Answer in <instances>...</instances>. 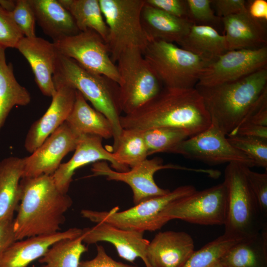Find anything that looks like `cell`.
<instances>
[{
	"label": "cell",
	"instance_id": "obj_1",
	"mask_svg": "<svg viewBox=\"0 0 267 267\" xmlns=\"http://www.w3.org/2000/svg\"><path fill=\"white\" fill-rule=\"evenodd\" d=\"M123 129L144 131L170 127L183 129L190 136L207 129L210 116L198 89L164 87L134 112L121 116Z\"/></svg>",
	"mask_w": 267,
	"mask_h": 267
},
{
	"label": "cell",
	"instance_id": "obj_2",
	"mask_svg": "<svg viewBox=\"0 0 267 267\" xmlns=\"http://www.w3.org/2000/svg\"><path fill=\"white\" fill-rule=\"evenodd\" d=\"M72 203L68 195L58 190L52 176L22 178L14 218L16 240L60 231L65 221L64 214Z\"/></svg>",
	"mask_w": 267,
	"mask_h": 267
},
{
	"label": "cell",
	"instance_id": "obj_3",
	"mask_svg": "<svg viewBox=\"0 0 267 267\" xmlns=\"http://www.w3.org/2000/svg\"><path fill=\"white\" fill-rule=\"evenodd\" d=\"M211 122L232 135L267 89V67L237 80L211 87L196 86Z\"/></svg>",
	"mask_w": 267,
	"mask_h": 267
},
{
	"label": "cell",
	"instance_id": "obj_4",
	"mask_svg": "<svg viewBox=\"0 0 267 267\" xmlns=\"http://www.w3.org/2000/svg\"><path fill=\"white\" fill-rule=\"evenodd\" d=\"M53 80L54 84H65L80 92L95 109L109 120L113 129V149L123 130L120 124L118 84L84 69L72 59L59 53Z\"/></svg>",
	"mask_w": 267,
	"mask_h": 267
},
{
	"label": "cell",
	"instance_id": "obj_5",
	"mask_svg": "<svg viewBox=\"0 0 267 267\" xmlns=\"http://www.w3.org/2000/svg\"><path fill=\"white\" fill-rule=\"evenodd\" d=\"M196 190L193 185H182L122 211H119L118 207L109 211L83 209L81 215L92 222H103L125 230L143 233L145 231H155L168 222L164 217L166 210L173 203Z\"/></svg>",
	"mask_w": 267,
	"mask_h": 267
},
{
	"label": "cell",
	"instance_id": "obj_6",
	"mask_svg": "<svg viewBox=\"0 0 267 267\" xmlns=\"http://www.w3.org/2000/svg\"><path fill=\"white\" fill-rule=\"evenodd\" d=\"M245 166L228 164L224 175L223 182L228 193V212L223 234L238 238L254 235L267 226L249 185Z\"/></svg>",
	"mask_w": 267,
	"mask_h": 267
},
{
	"label": "cell",
	"instance_id": "obj_7",
	"mask_svg": "<svg viewBox=\"0 0 267 267\" xmlns=\"http://www.w3.org/2000/svg\"><path fill=\"white\" fill-rule=\"evenodd\" d=\"M160 82L166 88L195 87L209 62L174 43L152 41L142 52Z\"/></svg>",
	"mask_w": 267,
	"mask_h": 267
},
{
	"label": "cell",
	"instance_id": "obj_8",
	"mask_svg": "<svg viewBox=\"0 0 267 267\" xmlns=\"http://www.w3.org/2000/svg\"><path fill=\"white\" fill-rule=\"evenodd\" d=\"M108 29L106 42L112 61L130 48L142 52L149 43L142 26L141 14L145 0H99Z\"/></svg>",
	"mask_w": 267,
	"mask_h": 267
},
{
	"label": "cell",
	"instance_id": "obj_9",
	"mask_svg": "<svg viewBox=\"0 0 267 267\" xmlns=\"http://www.w3.org/2000/svg\"><path fill=\"white\" fill-rule=\"evenodd\" d=\"M117 62L119 105L121 112L128 115L156 96L162 89V84L137 48L126 50Z\"/></svg>",
	"mask_w": 267,
	"mask_h": 267
},
{
	"label": "cell",
	"instance_id": "obj_10",
	"mask_svg": "<svg viewBox=\"0 0 267 267\" xmlns=\"http://www.w3.org/2000/svg\"><path fill=\"white\" fill-rule=\"evenodd\" d=\"M227 212L228 193L223 182L178 200L166 210L164 217L168 222L179 219L200 225H224Z\"/></svg>",
	"mask_w": 267,
	"mask_h": 267
},
{
	"label": "cell",
	"instance_id": "obj_11",
	"mask_svg": "<svg viewBox=\"0 0 267 267\" xmlns=\"http://www.w3.org/2000/svg\"><path fill=\"white\" fill-rule=\"evenodd\" d=\"M53 43L61 55L72 59L90 72L119 83L117 67L111 60L108 46L95 31L80 32Z\"/></svg>",
	"mask_w": 267,
	"mask_h": 267
},
{
	"label": "cell",
	"instance_id": "obj_12",
	"mask_svg": "<svg viewBox=\"0 0 267 267\" xmlns=\"http://www.w3.org/2000/svg\"><path fill=\"white\" fill-rule=\"evenodd\" d=\"M172 153L209 165L238 163L250 168L255 166L254 162L234 148L224 133L212 122L204 131L181 142Z\"/></svg>",
	"mask_w": 267,
	"mask_h": 267
},
{
	"label": "cell",
	"instance_id": "obj_13",
	"mask_svg": "<svg viewBox=\"0 0 267 267\" xmlns=\"http://www.w3.org/2000/svg\"><path fill=\"white\" fill-rule=\"evenodd\" d=\"M177 169L200 172V169L188 168L173 164H163L160 158H147L126 172H118L111 169L106 161L93 163L90 177L103 176L108 180L121 181L131 188L134 205L149 199L165 194L170 191L160 187L155 182L154 176L163 169Z\"/></svg>",
	"mask_w": 267,
	"mask_h": 267
},
{
	"label": "cell",
	"instance_id": "obj_14",
	"mask_svg": "<svg viewBox=\"0 0 267 267\" xmlns=\"http://www.w3.org/2000/svg\"><path fill=\"white\" fill-rule=\"evenodd\" d=\"M267 64L266 46L227 51L206 65L196 86L211 87L235 81Z\"/></svg>",
	"mask_w": 267,
	"mask_h": 267
},
{
	"label": "cell",
	"instance_id": "obj_15",
	"mask_svg": "<svg viewBox=\"0 0 267 267\" xmlns=\"http://www.w3.org/2000/svg\"><path fill=\"white\" fill-rule=\"evenodd\" d=\"M80 135L65 122L29 156L24 158V177L52 176L70 152L75 150Z\"/></svg>",
	"mask_w": 267,
	"mask_h": 267
},
{
	"label": "cell",
	"instance_id": "obj_16",
	"mask_svg": "<svg viewBox=\"0 0 267 267\" xmlns=\"http://www.w3.org/2000/svg\"><path fill=\"white\" fill-rule=\"evenodd\" d=\"M102 138L91 134H82L79 137L75 152L67 162L61 164L52 175L54 183L62 193L67 194L72 177L79 168L91 163L108 161L111 167L118 172H126L129 168L120 164L111 151L102 144Z\"/></svg>",
	"mask_w": 267,
	"mask_h": 267
},
{
	"label": "cell",
	"instance_id": "obj_17",
	"mask_svg": "<svg viewBox=\"0 0 267 267\" xmlns=\"http://www.w3.org/2000/svg\"><path fill=\"white\" fill-rule=\"evenodd\" d=\"M56 92L44 114L30 127L24 142L30 153L37 149L69 115L74 104L76 90L63 83L54 84Z\"/></svg>",
	"mask_w": 267,
	"mask_h": 267
},
{
	"label": "cell",
	"instance_id": "obj_18",
	"mask_svg": "<svg viewBox=\"0 0 267 267\" xmlns=\"http://www.w3.org/2000/svg\"><path fill=\"white\" fill-rule=\"evenodd\" d=\"M194 241L183 231L157 233L146 248L145 267H182L193 254Z\"/></svg>",
	"mask_w": 267,
	"mask_h": 267
},
{
	"label": "cell",
	"instance_id": "obj_19",
	"mask_svg": "<svg viewBox=\"0 0 267 267\" xmlns=\"http://www.w3.org/2000/svg\"><path fill=\"white\" fill-rule=\"evenodd\" d=\"M15 48L29 63L42 93L52 97L56 92L53 76L58 54L53 43L36 36L24 37Z\"/></svg>",
	"mask_w": 267,
	"mask_h": 267
},
{
	"label": "cell",
	"instance_id": "obj_20",
	"mask_svg": "<svg viewBox=\"0 0 267 267\" xmlns=\"http://www.w3.org/2000/svg\"><path fill=\"white\" fill-rule=\"evenodd\" d=\"M143 232L125 230L100 222L91 227L82 229L83 241L87 244L107 242L112 244L119 256L134 263L139 258L144 263L146 248L149 243Z\"/></svg>",
	"mask_w": 267,
	"mask_h": 267
},
{
	"label": "cell",
	"instance_id": "obj_21",
	"mask_svg": "<svg viewBox=\"0 0 267 267\" xmlns=\"http://www.w3.org/2000/svg\"><path fill=\"white\" fill-rule=\"evenodd\" d=\"M82 234V229L73 227L64 231L28 237L13 243L0 257V267H28L40 259L55 242Z\"/></svg>",
	"mask_w": 267,
	"mask_h": 267
},
{
	"label": "cell",
	"instance_id": "obj_22",
	"mask_svg": "<svg viewBox=\"0 0 267 267\" xmlns=\"http://www.w3.org/2000/svg\"><path fill=\"white\" fill-rule=\"evenodd\" d=\"M227 51L257 48L267 42L265 27L250 16L247 9L221 18Z\"/></svg>",
	"mask_w": 267,
	"mask_h": 267
},
{
	"label": "cell",
	"instance_id": "obj_23",
	"mask_svg": "<svg viewBox=\"0 0 267 267\" xmlns=\"http://www.w3.org/2000/svg\"><path fill=\"white\" fill-rule=\"evenodd\" d=\"M141 21L149 42L159 40L178 44L193 24L188 19L170 15L145 2L141 11Z\"/></svg>",
	"mask_w": 267,
	"mask_h": 267
},
{
	"label": "cell",
	"instance_id": "obj_24",
	"mask_svg": "<svg viewBox=\"0 0 267 267\" xmlns=\"http://www.w3.org/2000/svg\"><path fill=\"white\" fill-rule=\"evenodd\" d=\"M36 20L53 42L80 32L70 12L58 0H29Z\"/></svg>",
	"mask_w": 267,
	"mask_h": 267
},
{
	"label": "cell",
	"instance_id": "obj_25",
	"mask_svg": "<svg viewBox=\"0 0 267 267\" xmlns=\"http://www.w3.org/2000/svg\"><path fill=\"white\" fill-rule=\"evenodd\" d=\"M218 262L223 267H267V226L232 246Z\"/></svg>",
	"mask_w": 267,
	"mask_h": 267
},
{
	"label": "cell",
	"instance_id": "obj_26",
	"mask_svg": "<svg viewBox=\"0 0 267 267\" xmlns=\"http://www.w3.org/2000/svg\"><path fill=\"white\" fill-rule=\"evenodd\" d=\"M65 122L79 135L91 134L105 139L113 137V129L109 120L90 106L77 90L73 108Z\"/></svg>",
	"mask_w": 267,
	"mask_h": 267
},
{
	"label": "cell",
	"instance_id": "obj_27",
	"mask_svg": "<svg viewBox=\"0 0 267 267\" xmlns=\"http://www.w3.org/2000/svg\"><path fill=\"white\" fill-rule=\"evenodd\" d=\"M24 159L10 156L0 161V221L13 217L20 202Z\"/></svg>",
	"mask_w": 267,
	"mask_h": 267
},
{
	"label": "cell",
	"instance_id": "obj_28",
	"mask_svg": "<svg viewBox=\"0 0 267 267\" xmlns=\"http://www.w3.org/2000/svg\"><path fill=\"white\" fill-rule=\"evenodd\" d=\"M5 48L0 46V131L11 109L31 101L29 92L16 80L11 63L7 64Z\"/></svg>",
	"mask_w": 267,
	"mask_h": 267
},
{
	"label": "cell",
	"instance_id": "obj_29",
	"mask_svg": "<svg viewBox=\"0 0 267 267\" xmlns=\"http://www.w3.org/2000/svg\"><path fill=\"white\" fill-rule=\"evenodd\" d=\"M179 45L209 62L227 51L224 36L204 25L193 24Z\"/></svg>",
	"mask_w": 267,
	"mask_h": 267
},
{
	"label": "cell",
	"instance_id": "obj_30",
	"mask_svg": "<svg viewBox=\"0 0 267 267\" xmlns=\"http://www.w3.org/2000/svg\"><path fill=\"white\" fill-rule=\"evenodd\" d=\"M70 12L80 32L95 31L106 42L108 29L100 8L99 0H58Z\"/></svg>",
	"mask_w": 267,
	"mask_h": 267
},
{
	"label": "cell",
	"instance_id": "obj_31",
	"mask_svg": "<svg viewBox=\"0 0 267 267\" xmlns=\"http://www.w3.org/2000/svg\"><path fill=\"white\" fill-rule=\"evenodd\" d=\"M82 234L54 243L39 260L40 267H79L82 255L88 251Z\"/></svg>",
	"mask_w": 267,
	"mask_h": 267
},
{
	"label": "cell",
	"instance_id": "obj_32",
	"mask_svg": "<svg viewBox=\"0 0 267 267\" xmlns=\"http://www.w3.org/2000/svg\"><path fill=\"white\" fill-rule=\"evenodd\" d=\"M111 152L120 164L131 168L148 156L142 131L134 130L123 129L116 146Z\"/></svg>",
	"mask_w": 267,
	"mask_h": 267
},
{
	"label": "cell",
	"instance_id": "obj_33",
	"mask_svg": "<svg viewBox=\"0 0 267 267\" xmlns=\"http://www.w3.org/2000/svg\"><path fill=\"white\" fill-rule=\"evenodd\" d=\"M142 131L148 156L157 153H172L181 142L190 137L181 129L161 127Z\"/></svg>",
	"mask_w": 267,
	"mask_h": 267
},
{
	"label": "cell",
	"instance_id": "obj_34",
	"mask_svg": "<svg viewBox=\"0 0 267 267\" xmlns=\"http://www.w3.org/2000/svg\"><path fill=\"white\" fill-rule=\"evenodd\" d=\"M242 239L223 234L195 251L182 267H211L232 246Z\"/></svg>",
	"mask_w": 267,
	"mask_h": 267
},
{
	"label": "cell",
	"instance_id": "obj_35",
	"mask_svg": "<svg viewBox=\"0 0 267 267\" xmlns=\"http://www.w3.org/2000/svg\"><path fill=\"white\" fill-rule=\"evenodd\" d=\"M230 143L250 158L255 166L267 168V139L235 134L227 136Z\"/></svg>",
	"mask_w": 267,
	"mask_h": 267
},
{
	"label": "cell",
	"instance_id": "obj_36",
	"mask_svg": "<svg viewBox=\"0 0 267 267\" xmlns=\"http://www.w3.org/2000/svg\"><path fill=\"white\" fill-rule=\"evenodd\" d=\"M188 19L193 24L213 27L221 22L212 8V0H186Z\"/></svg>",
	"mask_w": 267,
	"mask_h": 267
},
{
	"label": "cell",
	"instance_id": "obj_37",
	"mask_svg": "<svg viewBox=\"0 0 267 267\" xmlns=\"http://www.w3.org/2000/svg\"><path fill=\"white\" fill-rule=\"evenodd\" d=\"M246 178L264 221L267 222V173H259L245 166Z\"/></svg>",
	"mask_w": 267,
	"mask_h": 267
},
{
	"label": "cell",
	"instance_id": "obj_38",
	"mask_svg": "<svg viewBox=\"0 0 267 267\" xmlns=\"http://www.w3.org/2000/svg\"><path fill=\"white\" fill-rule=\"evenodd\" d=\"M16 25L24 37H36V18L29 0H16L13 10L10 12Z\"/></svg>",
	"mask_w": 267,
	"mask_h": 267
},
{
	"label": "cell",
	"instance_id": "obj_39",
	"mask_svg": "<svg viewBox=\"0 0 267 267\" xmlns=\"http://www.w3.org/2000/svg\"><path fill=\"white\" fill-rule=\"evenodd\" d=\"M24 37L10 13L0 5V46L5 49L15 48Z\"/></svg>",
	"mask_w": 267,
	"mask_h": 267
},
{
	"label": "cell",
	"instance_id": "obj_40",
	"mask_svg": "<svg viewBox=\"0 0 267 267\" xmlns=\"http://www.w3.org/2000/svg\"><path fill=\"white\" fill-rule=\"evenodd\" d=\"M145 2L146 4L170 15L188 19L186 0H145Z\"/></svg>",
	"mask_w": 267,
	"mask_h": 267
},
{
	"label": "cell",
	"instance_id": "obj_41",
	"mask_svg": "<svg viewBox=\"0 0 267 267\" xmlns=\"http://www.w3.org/2000/svg\"><path fill=\"white\" fill-rule=\"evenodd\" d=\"M79 267H138L117 262L106 253L104 247L96 245V255L90 260L81 261Z\"/></svg>",
	"mask_w": 267,
	"mask_h": 267
},
{
	"label": "cell",
	"instance_id": "obj_42",
	"mask_svg": "<svg viewBox=\"0 0 267 267\" xmlns=\"http://www.w3.org/2000/svg\"><path fill=\"white\" fill-rule=\"evenodd\" d=\"M244 122L267 127V89L254 104L242 123Z\"/></svg>",
	"mask_w": 267,
	"mask_h": 267
},
{
	"label": "cell",
	"instance_id": "obj_43",
	"mask_svg": "<svg viewBox=\"0 0 267 267\" xmlns=\"http://www.w3.org/2000/svg\"><path fill=\"white\" fill-rule=\"evenodd\" d=\"M216 15L220 18L233 15L247 9L244 0H212Z\"/></svg>",
	"mask_w": 267,
	"mask_h": 267
},
{
	"label": "cell",
	"instance_id": "obj_44",
	"mask_svg": "<svg viewBox=\"0 0 267 267\" xmlns=\"http://www.w3.org/2000/svg\"><path fill=\"white\" fill-rule=\"evenodd\" d=\"M17 241L14 228V217L0 221V257L4 251Z\"/></svg>",
	"mask_w": 267,
	"mask_h": 267
},
{
	"label": "cell",
	"instance_id": "obj_45",
	"mask_svg": "<svg viewBox=\"0 0 267 267\" xmlns=\"http://www.w3.org/2000/svg\"><path fill=\"white\" fill-rule=\"evenodd\" d=\"M235 134L267 139V127L258 125L250 122H244L239 126L232 135Z\"/></svg>",
	"mask_w": 267,
	"mask_h": 267
},
{
	"label": "cell",
	"instance_id": "obj_46",
	"mask_svg": "<svg viewBox=\"0 0 267 267\" xmlns=\"http://www.w3.org/2000/svg\"><path fill=\"white\" fill-rule=\"evenodd\" d=\"M247 8L249 14L253 19L261 22L267 21V1L266 0L250 1Z\"/></svg>",
	"mask_w": 267,
	"mask_h": 267
},
{
	"label": "cell",
	"instance_id": "obj_47",
	"mask_svg": "<svg viewBox=\"0 0 267 267\" xmlns=\"http://www.w3.org/2000/svg\"><path fill=\"white\" fill-rule=\"evenodd\" d=\"M15 4L16 0H0V5L9 12L13 10Z\"/></svg>",
	"mask_w": 267,
	"mask_h": 267
},
{
	"label": "cell",
	"instance_id": "obj_48",
	"mask_svg": "<svg viewBox=\"0 0 267 267\" xmlns=\"http://www.w3.org/2000/svg\"><path fill=\"white\" fill-rule=\"evenodd\" d=\"M211 267H223L222 265H221L219 262H217L215 264H214L213 266H212Z\"/></svg>",
	"mask_w": 267,
	"mask_h": 267
}]
</instances>
